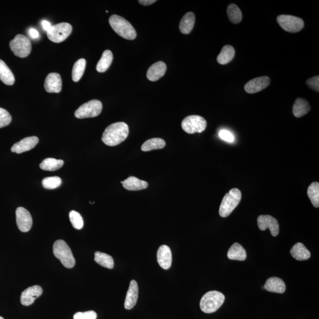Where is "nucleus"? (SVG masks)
<instances>
[{
	"mask_svg": "<svg viewBox=\"0 0 319 319\" xmlns=\"http://www.w3.org/2000/svg\"><path fill=\"white\" fill-rule=\"evenodd\" d=\"M225 297L218 291H210L206 293L201 299L200 308L205 314H212L218 311L224 304Z\"/></svg>",
	"mask_w": 319,
	"mask_h": 319,
	"instance_id": "obj_3",
	"label": "nucleus"
},
{
	"mask_svg": "<svg viewBox=\"0 0 319 319\" xmlns=\"http://www.w3.org/2000/svg\"><path fill=\"white\" fill-rule=\"evenodd\" d=\"M0 319H4L2 318V317H0Z\"/></svg>",
	"mask_w": 319,
	"mask_h": 319,
	"instance_id": "obj_44",
	"label": "nucleus"
},
{
	"mask_svg": "<svg viewBox=\"0 0 319 319\" xmlns=\"http://www.w3.org/2000/svg\"><path fill=\"white\" fill-rule=\"evenodd\" d=\"M109 23L115 32L124 39L132 40L137 37L134 28L123 17L118 15H111Z\"/></svg>",
	"mask_w": 319,
	"mask_h": 319,
	"instance_id": "obj_2",
	"label": "nucleus"
},
{
	"mask_svg": "<svg viewBox=\"0 0 319 319\" xmlns=\"http://www.w3.org/2000/svg\"><path fill=\"white\" fill-rule=\"evenodd\" d=\"M102 110V104L100 101L93 100L83 104L75 113L77 119L96 117L100 115Z\"/></svg>",
	"mask_w": 319,
	"mask_h": 319,
	"instance_id": "obj_7",
	"label": "nucleus"
},
{
	"mask_svg": "<svg viewBox=\"0 0 319 319\" xmlns=\"http://www.w3.org/2000/svg\"><path fill=\"white\" fill-rule=\"evenodd\" d=\"M10 48L16 57L26 58L32 51V43L27 36L17 35L10 42Z\"/></svg>",
	"mask_w": 319,
	"mask_h": 319,
	"instance_id": "obj_6",
	"label": "nucleus"
},
{
	"mask_svg": "<svg viewBox=\"0 0 319 319\" xmlns=\"http://www.w3.org/2000/svg\"><path fill=\"white\" fill-rule=\"evenodd\" d=\"M308 194L310 200L315 207H319V184L315 182L309 186Z\"/></svg>",
	"mask_w": 319,
	"mask_h": 319,
	"instance_id": "obj_34",
	"label": "nucleus"
},
{
	"mask_svg": "<svg viewBox=\"0 0 319 319\" xmlns=\"http://www.w3.org/2000/svg\"><path fill=\"white\" fill-rule=\"evenodd\" d=\"M113 61L112 52L107 50L102 54V57L97 65V70L98 72L104 73L106 72L111 66Z\"/></svg>",
	"mask_w": 319,
	"mask_h": 319,
	"instance_id": "obj_28",
	"label": "nucleus"
},
{
	"mask_svg": "<svg viewBox=\"0 0 319 319\" xmlns=\"http://www.w3.org/2000/svg\"><path fill=\"white\" fill-rule=\"evenodd\" d=\"M258 228L260 230L265 231L267 229L270 230L272 236L277 237L279 234L280 227L277 220L270 215H260L257 219Z\"/></svg>",
	"mask_w": 319,
	"mask_h": 319,
	"instance_id": "obj_12",
	"label": "nucleus"
},
{
	"mask_svg": "<svg viewBox=\"0 0 319 319\" xmlns=\"http://www.w3.org/2000/svg\"><path fill=\"white\" fill-rule=\"evenodd\" d=\"M207 122L205 119L199 116H190L182 121V128L188 134L200 133L205 130Z\"/></svg>",
	"mask_w": 319,
	"mask_h": 319,
	"instance_id": "obj_8",
	"label": "nucleus"
},
{
	"mask_svg": "<svg viewBox=\"0 0 319 319\" xmlns=\"http://www.w3.org/2000/svg\"><path fill=\"white\" fill-rule=\"evenodd\" d=\"M227 14L231 22L234 24L240 23L242 20L243 14L237 5L231 4L227 8Z\"/></svg>",
	"mask_w": 319,
	"mask_h": 319,
	"instance_id": "obj_33",
	"label": "nucleus"
},
{
	"mask_svg": "<svg viewBox=\"0 0 319 319\" xmlns=\"http://www.w3.org/2000/svg\"><path fill=\"white\" fill-rule=\"evenodd\" d=\"M53 252L57 258L60 260L62 264L67 268H72L75 265L74 258L70 247L63 240H58L54 244Z\"/></svg>",
	"mask_w": 319,
	"mask_h": 319,
	"instance_id": "obj_5",
	"label": "nucleus"
},
{
	"mask_svg": "<svg viewBox=\"0 0 319 319\" xmlns=\"http://www.w3.org/2000/svg\"><path fill=\"white\" fill-rule=\"evenodd\" d=\"M228 258L232 260L244 261L247 258V253L244 248L239 243H234L229 250Z\"/></svg>",
	"mask_w": 319,
	"mask_h": 319,
	"instance_id": "obj_25",
	"label": "nucleus"
},
{
	"mask_svg": "<svg viewBox=\"0 0 319 319\" xmlns=\"http://www.w3.org/2000/svg\"><path fill=\"white\" fill-rule=\"evenodd\" d=\"M156 1V0H139L138 1L140 4L144 5H150Z\"/></svg>",
	"mask_w": 319,
	"mask_h": 319,
	"instance_id": "obj_41",
	"label": "nucleus"
},
{
	"mask_svg": "<svg viewBox=\"0 0 319 319\" xmlns=\"http://www.w3.org/2000/svg\"><path fill=\"white\" fill-rule=\"evenodd\" d=\"M11 121L10 114L7 110L0 108V128L10 125Z\"/></svg>",
	"mask_w": 319,
	"mask_h": 319,
	"instance_id": "obj_37",
	"label": "nucleus"
},
{
	"mask_svg": "<svg viewBox=\"0 0 319 319\" xmlns=\"http://www.w3.org/2000/svg\"><path fill=\"white\" fill-rule=\"evenodd\" d=\"M264 288L269 292L280 294L284 293L286 289L284 282L281 278L275 277L269 278L265 282Z\"/></svg>",
	"mask_w": 319,
	"mask_h": 319,
	"instance_id": "obj_20",
	"label": "nucleus"
},
{
	"mask_svg": "<svg viewBox=\"0 0 319 319\" xmlns=\"http://www.w3.org/2000/svg\"><path fill=\"white\" fill-rule=\"evenodd\" d=\"M235 55V51L230 45H226L222 49L217 57V61L219 64H227L233 60Z\"/></svg>",
	"mask_w": 319,
	"mask_h": 319,
	"instance_id": "obj_27",
	"label": "nucleus"
},
{
	"mask_svg": "<svg viewBox=\"0 0 319 319\" xmlns=\"http://www.w3.org/2000/svg\"><path fill=\"white\" fill-rule=\"evenodd\" d=\"M242 197L241 191L237 188L231 190L226 194L222 200L219 213L222 218L228 217L239 204Z\"/></svg>",
	"mask_w": 319,
	"mask_h": 319,
	"instance_id": "obj_4",
	"label": "nucleus"
},
{
	"mask_svg": "<svg viewBox=\"0 0 319 319\" xmlns=\"http://www.w3.org/2000/svg\"><path fill=\"white\" fill-rule=\"evenodd\" d=\"M0 80L7 85H13L15 82V77L10 68L4 61L0 60Z\"/></svg>",
	"mask_w": 319,
	"mask_h": 319,
	"instance_id": "obj_26",
	"label": "nucleus"
},
{
	"mask_svg": "<svg viewBox=\"0 0 319 319\" xmlns=\"http://www.w3.org/2000/svg\"><path fill=\"white\" fill-rule=\"evenodd\" d=\"M16 222L20 231L26 232L30 230L33 225L32 216L28 210L23 207H19L15 211Z\"/></svg>",
	"mask_w": 319,
	"mask_h": 319,
	"instance_id": "obj_11",
	"label": "nucleus"
},
{
	"mask_svg": "<svg viewBox=\"0 0 319 319\" xmlns=\"http://www.w3.org/2000/svg\"><path fill=\"white\" fill-rule=\"evenodd\" d=\"M306 84L314 91H319V76H316L307 80Z\"/></svg>",
	"mask_w": 319,
	"mask_h": 319,
	"instance_id": "obj_39",
	"label": "nucleus"
},
{
	"mask_svg": "<svg viewBox=\"0 0 319 319\" xmlns=\"http://www.w3.org/2000/svg\"><path fill=\"white\" fill-rule=\"evenodd\" d=\"M72 32L69 23H61L52 26L47 32L48 38L52 42L61 43L66 40Z\"/></svg>",
	"mask_w": 319,
	"mask_h": 319,
	"instance_id": "obj_9",
	"label": "nucleus"
},
{
	"mask_svg": "<svg viewBox=\"0 0 319 319\" xmlns=\"http://www.w3.org/2000/svg\"><path fill=\"white\" fill-rule=\"evenodd\" d=\"M39 141V138L36 136L24 138L20 141L14 144L13 146L11 147V150L13 153H23L33 149L38 144Z\"/></svg>",
	"mask_w": 319,
	"mask_h": 319,
	"instance_id": "obj_15",
	"label": "nucleus"
},
{
	"mask_svg": "<svg viewBox=\"0 0 319 319\" xmlns=\"http://www.w3.org/2000/svg\"><path fill=\"white\" fill-rule=\"evenodd\" d=\"M97 314L94 311H88L85 312H77L74 315L73 319H96Z\"/></svg>",
	"mask_w": 319,
	"mask_h": 319,
	"instance_id": "obj_38",
	"label": "nucleus"
},
{
	"mask_svg": "<svg viewBox=\"0 0 319 319\" xmlns=\"http://www.w3.org/2000/svg\"><path fill=\"white\" fill-rule=\"evenodd\" d=\"M129 128L126 123L118 122L108 126L102 134V140L108 146H116L126 140Z\"/></svg>",
	"mask_w": 319,
	"mask_h": 319,
	"instance_id": "obj_1",
	"label": "nucleus"
},
{
	"mask_svg": "<svg viewBox=\"0 0 319 319\" xmlns=\"http://www.w3.org/2000/svg\"><path fill=\"white\" fill-rule=\"evenodd\" d=\"M122 184L126 190L131 191L143 190L148 187L147 182L141 181V180L133 177V176L122 182Z\"/></svg>",
	"mask_w": 319,
	"mask_h": 319,
	"instance_id": "obj_21",
	"label": "nucleus"
},
{
	"mask_svg": "<svg viewBox=\"0 0 319 319\" xmlns=\"http://www.w3.org/2000/svg\"><path fill=\"white\" fill-rule=\"evenodd\" d=\"M167 66L163 62L159 61L151 65L148 69L147 77L150 81H157L161 77L165 75L166 72Z\"/></svg>",
	"mask_w": 319,
	"mask_h": 319,
	"instance_id": "obj_18",
	"label": "nucleus"
},
{
	"mask_svg": "<svg viewBox=\"0 0 319 319\" xmlns=\"http://www.w3.org/2000/svg\"><path fill=\"white\" fill-rule=\"evenodd\" d=\"M157 261L161 267L168 269L172 264V254L170 248L163 245L159 247L157 253Z\"/></svg>",
	"mask_w": 319,
	"mask_h": 319,
	"instance_id": "obj_17",
	"label": "nucleus"
},
{
	"mask_svg": "<svg viewBox=\"0 0 319 319\" xmlns=\"http://www.w3.org/2000/svg\"><path fill=\"white\" fill-rule=\"evenodd\" d=\"M69 219L74 228L81 230L83 227V219L79 212L75 210H71L69 213Z\"/></svg>",
	"mask_w": 319,
	"mask_h": 319,
	"instance_id": "obj_36",
	"label": "nucleus"
},
{
	"mask_svg": "<svg viewBox=\"0 0 319 319\" xmlns=\"http://www.w3.org/2000/svg\"><path fill=\"white\" fill-rule=\"evenodd\" d=\"M219 137L222 140L228 142H232L234 141L235 137L232 133L227 129H222L219 132Z\"/></svg>",
	"mask_w": 319,
	"mask_h": 319,
	"instance_id": "obj_40",
	"label": "nucleus"
},
{
	"mask_svg": "<svg viewBox=\"0 0 319 319\" xmlns=\"http://www.w3.org/2000/svg\"><path fill=\"white\" fill-rule=\"evenodd\" d=\"M277 20L282 29L289 33L299 32L305 26L304 21L302 18L293 15H278Z\"/></svg>",
	"mask_w": 319,
	"mask_h": 319,
	"instance_id": "obj_10",
	"label": "nucleus"
},
{
	"mask_svg": "<svg viewBox=\"0 0 319 319\" xmlns=\"http://www.w3.org/2000/svg\"><path fill=\"white\" fill-rule=\"evenodd\" d=\"M138 297V286L137 281L130 282L129 289L127 293L125 307L127 310H131L137 303Z\"/></svg>",
	"mask_w": 319,
	"mask_h": 319,
	"instance_id": "obj_19",
	"label": "nucleus"
},
{
	"mask_svg": "<svg viewBox=\"0 0 319 319\" xmlns=\"http://www.w3.org/2000/svg\"><path fill=\"white\" fill-rule=\"evenodd\" d=\"M64 165V161L53 158H47L40 164V167L46 171H55L61 168Z\"/></svg>",
	"mask_w": 319,
	"mask_h": 319,
	"instance_id": "obj_29",
	"label": "nucleus"
},
{
	"mask_svg": "<svg viewBox=\"0 0 319 319\" xmlns=\"http://www.w3.org/2000/svg\"><path fill=\"white\" fill-rule=\"evenodd\" d=\"M62 184V180L58 176L54 177H48L43 179L42 181L43 187L48 190H54L60 187Z\"/></svg>",
	"mask_w": 319,
	"mask_h": 319,
	"instance_id": "obj_35",
	"label": "nucleus"
},
{
	"mask_svg": "<svg viewBox=\"0 0 319 319\" xmlns=\"http://www.w3.org/2000/svg\"><path fill=\"white\" fill-rule=\"evenodd\" d=\"M166 146V142L162 138H154L145 141L141 146V150L149 151L153 150L162 149Z\"/></svg>",
	"mask_w": 319,
	"mask_h": 319,
	"instance_id": "obj_30",
	"label": "nucleus"
},
{
	"mask_svg": "<svg viewBox=\"0 0 319 319\" xmlns=\"http://www.w3.org/2000/svg\"><path fill=\"white\" fill-rule=\"evenodd\" d=\"M270 82V79L268 76L256 77L247 82L244 86V89L249 94H255L267 88Z\"/></svg>",
	"mask_w": 319,
	"mask_h": 319,
	"instance_id": "obj_13",
	"label": "nucleus"
},
{
	"mask_svg": "<svg viewBox=\"0 0 319 319\" xmlns=\"http://www.w3.org/2000/svg\"><path fill=\"white\" fill-rule=\"evenodd\" d=\"M195 23V15L192 12H189L182 18L179 24V29L182 33L188 35L193 30Z\"/></svg>",
	"mask_w": 319,
	"mask_h": 319,
	"instance_id": "obj_23",
	"label": "nucleus"
},
{
	"mask_svg": "<svg viewBox=\"0 0 319 319\" xmlns=\"http://www.w3.org/2000/svg\"><path fill=\"white\" fill-rule=\"evenodd\" d=\"M291 255L298 261H304L310 258L311 254L306 247L302 243L294 245L290 250Z\"/></svg>",
	"mask_w": 319,
	"mask_h": 319,
	"instance_id": "obj_24",
	"label": "nucleus"
},
{
	"mask_svg": "<svg viewBox=\"0 0 319 319\" xmlns=\"http://www.w3.org/2000/svg\"><path fill=\"white\" fill-rule=\"evenodd\" d=\"M63 88V80L58 73H51L46 77L45 89L49 93H60Z\"/></svg>",
	"mask_w": 319,
	"mask_h": 319,
	"instance_id": "obj_16",
	"label": "nucleus"
},
{
	"mask_svg": "<svg viewBox=\"0 0 319 319\" xmlns=\"http://www.w3.org/2000/svg\"><path fill=\"white\" fill-rule=\"evenodd\" d=\"M311 107L308 101L303 98H297L293 107V114L294 117L300 118L309 113Z\"/></svg>",
	"mask_w": 319,
	"mask_h": 319,
	"instance_id": "obj_22",
	"label": "nucleus"
},
{
	"mask_svg": "<svg viewBox=\"0 0 319 319\" xmlns=\"http://www.w3.org/2000/svg\"><path fill=\"white\" fill-rule=\"evenodd\" d=\"M42 24L43 29H44V30H45L46 32H48V31L51 29V27L52 26L51 23L46 20L43 21Z\"/></svg>",
	"mask_w": 319,
	"mask_h": 319,
	"instance_id": "obj_43",
	"label": "nucleus"
},
{
	"mask_svg": "<svg viewBox=\"0 0 319 319\" xmlns=\"http://www.w3.org/2000/svg\"><path fill=\"white\" fill-rule=\"evenodd\" d=\"M29 33L31 37L33 39H37L39 37V33L36 29H31Z\"/></svg>",
	"mask_w": 319,
	"mask_h": 319,
	"instance_id": "obj_42",
	"label": "nucleus"
},
{
	"mask_svg": "<svg viewBox=\"0 0 319 319\" xmlns=\"http://www.w3.org/2000/svg\"><path fill=\"white\" fill-rule=\"evenodd\" d=\"M43 293L42 287L39 286H33L27 288L21 293L20 301L23 306H29L35 302Z\"/></svg>",
	"mask_w": 319,
	"mask_h": 319,
	"instance_id": "obj_14",
	"label": "nucleus"
},
{
	"mask_svg": "<svg viewBox=\"0 0 319 319\" xmlns=\"http://www.w3.org/2000/svg\"><path fill=\"white\" fill-rule=\"evenodd\" d=\"M86 62L85 59H80L74 64L72 69V80L77 82L81 79L84 73Z\"/></svg>",
	"mask_w": 319,
	"mask_h": 319,
	"instance_id": "obj_32",
	"label": "nucleus"
},
{
	"mask_svg": "<svg viewBox=\"0 0 319 319\" xmlns=\"http://www.w3.org/2000/svg\"><path fill=\"white\" fill-rule=\"evenodd\" d=\"M95 261L102 267L112 269L114 268V262L113 257L101 252L95 253Z\"/></svg>",
	"mask_w": 319,
	"mask_h": 319,
	"instance_id": "obj_31",
	"label": "nucleus"
}]
</instances>
